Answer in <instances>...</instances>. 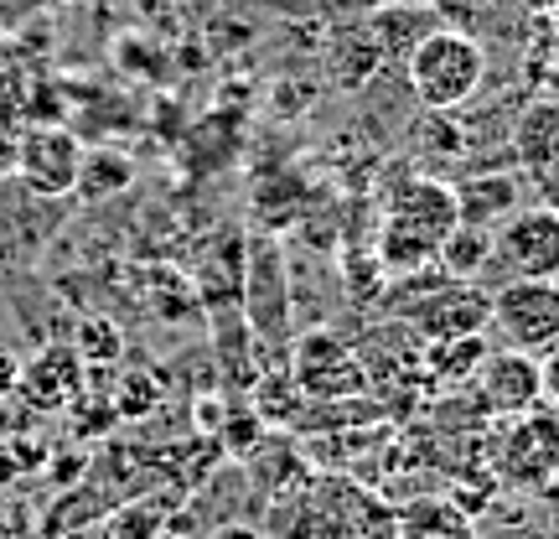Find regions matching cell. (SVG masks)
Segmentation results:
<instances>
[{
  "instance_id": "6da1fadb",
  "label": "cell",
  "mask_w": 559,
  "mask_h": 539,
  "mask_svg": "<svg viewBox=\"0 0 559 539\" xmlns=\"http://www.w3.org/2000/svg\"><path fill=\"white\" fill-rule=\"evenodd\" d=\"M461 229L456 213V192L445 187L440 177H409L394 187L389 198V219H383L379 234V260L383 270L394 276H415L425 265L436 260V249Z\"/></svg>"
},
{
  "instance_id": "7a4b0ae2",
  "label": "cell",
  "mask_w": 559,
  "mask_h": 539,
  "mask_svg": "<svg viewBox=\"0 0 559 539\" xmlns=\"http://www.w3.org/2000/svg\"><path fill=\"white\" fill-rule=\"evenodd\" d=\"M481 83H487V52L477 37L466 32H425L409 47V94L436 115H451L466 99H477Z\"/></svg>"
},
{
  "instance_id": "3957f363",
  "label": "cell",
  "mask_w": 559,
  "mask_h": 539,
  "mask_svg": "<svg viewBox=\"0 0 559 539\" xmlns=\"http://www.w3.org/2000/svg\"><path fill=\"white\" fill-rule=\"evenodd\" d=\"M498 478L519 493H549L559 482V405H534L513 415L498 446Z\"/></svg>"
},
{
  "instance_id": "277c9868",
  "label": "cell",
  "mask_w": 559,
  "mask_h": 539,
  "mask_svg": "<svg viewBox=\"0 0 559 539\" xmlns=\"http://www.w3.org/2000/svg\"><path fill=\"white\" fill-rule=\"evenodd\" d=\"M290 374H296L306 400H353V395H362V384H368V363H362V353L342 332L317 327V332L296 338Z\"/></svg>"
},
{
  "instance_id": "5b68a950",
  "label": "cell",
  "mask_w": 559,
  "mask_h": 539,
  "mask_svg": "<svg viewBox=\"0 0 559 539\" xmlns=\"http://www.w3.org/2000/svg\"><path fill=\"white\" fill-rule=\"evenodd\" d=\"M404 317L415 327L425 342H451V338H477L487 332L492 321V296L481 291L477 280H451V276H436L430 291H419Z\"/></svg>"
},
{
  "instance_id": "8992f818",
  "label": "cell",
  "mask_w": 559,
  "mask_h": 539,
  "mask_svg": "<svg viewBox=\"0 0 559 539\" xmlns=\"http://www.w3.org/2000/svg\"><path fill=\"white\" fill-rule=\"evenodd\" d=\"M492 327L508 348L544 353L559 342V280H508L492 296Z\"/></svg>"
},
{
  "instance_id": "52a82bcc",
  "label": "cell",
  "mask_w": 559,
  "mask_h": 539,
  "mask_svg": "<svg viewBox=\"0 0 559 539\" xmlns=\"http://www.w3.org/2000/svg\"><path fill=\"white\" fill-rule=\"evenodd\" d=\"M492 260L508 270V280H559V213L555 208H519L492 234Z\"/></svg>"
},
{
  "instance_id": "ba28073f",
  "label": "cell",
  "mask_w": 559,
  "mask_h": 539,
  "mask_svg": "<svg viewBox=\"0 0 559 539\" xmlns=\"http://www.w3.org/2000/svg\"><path fill=\"white\" fill-rule=\"evenodd\" d=\"M83 166V140L62 125H32L16 140V172L37 198H73Z\"/></svg>"
},
{
  "instance_id": "9c48e42d",
  "label": "cell",
  "mask_w": 559,
  "mask_h": 539,
  "mask_svg": "<svg viewBox=\"0 0 559 539\" xmlns=\"http://www.w3.org/2000/svg\"><path fill=\"white\" fill-rule=\"evenodd\" d=\"M243 321L260 338H285L290 327V296H285V260H280L275 239H249L243 244Z\"/></svg>"
},
{
  "instance_id": "30bf717a",
  "label": "cell",
  "mask_w": 559,
  "mask_h": 539,
  "mask_svg": "<svg viewBox=\"0 0 559 539\" xmlns=\"http://www.w3.org/2000/svg\"><path fill=\"white\" fill-rule=\"evenodd\" d=\"M513 156L534 198L559 213V99H534L523 109L519 130H513Z\"/></svg>"
},
{
  "instance_id": "8fae6325",
  "label": "cell",
  "mask_w": 559,
  "mask_h": 539,
  "mask_svg": "<svg viewBox=\"0 0 559 539\" xmlns=\"http://www.w3.org/2000/svg\"><path fill=\"white\" fill-rule=\"evenodd\" d=\"M477 400L487 415H523V410L544 405L539 353H519V348L487 353L477 368Z\"/></svg>"
},
{
  "instance_id": "7c38bea8",
  "label": "cell",
  "mask_w": 559,
  "mask_h": 539,
  "mask_svg": "<svg viewBox=\"0 0 559 539\" xmlns=\"http://www.w3.org/2000/svg\"><path fill=\"white\" fill-rule=\"evenodd\" d=\"M456 213L466 229H502V223L513 219L523 208V181L513 172H502V166H487V172H472V177H461L456 187Z\"/></svg>"
},
{
  "instance_id": "4fadbf2b",
  "label": "cell",
  "mask_w": 559,
  "mask_h": 539,
  "mask_svg": "<svg viewBox=\"0 0 559 539\" xmlns=\"http://www.w3.org/2000/svg\"><path fill=\"white\" fill-rule=\"evenodd\" d=\"M326 499H332V519H337V539H400V508H389L379 493L358 488L353 478H321Z\"/></svg>"
},
{
  "instance_id": "5bb4252c",
  "label": "cell",
  "mask_w": 559,
  "mask_h": 539,
  "mask_svg": "<svg viewBox=\"0 0 559 539\" xmlns=\"http://www.w3.org/2000/svg\"><path fill=\"white\" fill-rule=\"evenodd\" d=\"M198 301L218 312H243V239L239 234H213L198 260Z\"/></svg>"
},
{
  "instance_id": "9a60e30c",
  "label": "cell",
  "mask_w": 559,
  "mask_h": 539,
  "mask_svg": "<svg viewBox=\"0 0 559 539\" xmlns=\"http://www.w3.org/2000/svg\"><path fill=\"white\" fill-rule=\"evenodd\" d=\"M79 384H83V359L73 348H41L32 363H21V395L41 410H58V405L79 400Z\"/></svg>"
},
{
  "instance_id": "2e32d148",
  "label": "cell",
  "mask_w": 559,
  "mask_h": 539,
  "mask_svg": "<svg viewBox=\"0 0 559 539\" xmlns=\"http://www.w3.org/2000/svg\"><path fill=\"white\" fill-rule=\"evenodd\" d=\"M400 539H481L477 519L456 508L445 493H425V499H409L400 508Z\"/></svg>"
},
{
  "instance_id": "e0dca14e",
  "label": "cell",
  "mask_w": 559,
  "mask_h": 539,
  "mask_svg": "<svg viewBox=\"0 0 559 539\" xmlns=\"http://www.w3.org/2000/svg\"><path fill=\"white\" fill-rule=\"evenodd\" d=\"M130 181H135V161L115 151V145H83V166H79V187H73V198L83 202H109L130 192Z\"/></svg>"
},
{
  "instance_id": "ac0fdd59",
  "label": "cell",
  "mask_w": 559,
  "mask_h": 539,
  "mask_svg": "<svg viewBox=\"0 0 559 539\" xmlns=\"http://www.w3.org/2000/svg\"><path fill=\"white\" fill-rule=\"evenodd\" d=\"M383 62H389V52H383V42L373 37V32H347V37H337L332 52H326V68H332V83H337V89H368Z\"/></svg>"
},
{
  "instance_id": "d6986e66",
  "label": "cell",
  "mask_w": 559,
  "mask_h": 539,
  "mask_svg": "<svg viewBox=\"0 0 559 539\" xmlns=\"http://www.w3.org/2000/svg\"><path fill=\"white\" fill-rule=\"evenodd\" d=\"M425 348H430L425 363H430V374H436L440 384H472L481 359H487V332H477V338H451V342H425Z\"/></svg>"
},
{
  "instance_id": "ffe728a7",
  "label": "cell",
  "mask_w": 559,
  "mask_h": 539,
  "mask_svg": "<svg viewBox=\"0 0 559 539\" xmlns=\"http://www.w3.org/2000/svg\"><path fill=\"white\" fill-rule=\"evenodd\" d=\"M487 255H492V234L461 223L456 234L436 249V265H440V276H451V280H477V270L487 265Z\"/></svg>"
},
{
  "instance_id": "44dd1931",
  "label": "cell",
  "mask_w": 559,
  "mask_h": 539,
  "mask_svg": "<svg viewBox=\"0 0 559 539\" xmlns=\"http://www.w3.org/2000/svg\"><path fill=\"white\" fill-rule=\"evenodd\" d=\"M120 348H124L120 327H115V321H104V317H88L79 327V338H73V353H79L83 363H115L120 359Z\"/></svg>"
},
{
  "instance_id": "7402d4cb",
  "label": "cell",
  "mask_w": 559,
  "mask_h": 539,
  "mask_svg": "<svg viewBox=\"0 0 559 539\" xmlns=\"http://www.w3.org/2000/svg\"><path fill=\"white\" fill-rule=\"evenodd\" d=\"M160 400V384L151 379V374H124L120 379V395H115V415H145L151 405Z\"/></svg>"
},
{
  "instance_id": "603a6c76",
  "label": "cell",
  "mask_w": 559,
  "mask_h": 539,
  "mask_svg": "<svg viewBox=\"0 0 559 539\" xmlns=\"http://www.w3.org/2000/svg\"><path fill=\"white\" fill-rule=\"evenodd\" d=\"M254 441H260V415H254V410H234V415L223 420V446H228V452L249 457Z\"/></svg>"
},
{
  "instance_id": "cb8c5ba5",
  "label": "cell",
  "mask_w": 559,
  "mask_h": 539,
  "mask_svg": "<svg viewBox=\"0 0 559 539\" xmlns=\"http://www.w3.org/2000/svg\"><path fill=\"white\" fill-rule=\"evenodd\" d=\"M109 535H115V539H156L160 535L156 508H124L120 519L109 524Z\"/></svg>"
},
{
  "instance_id": "d4e9b609",
  "label": "cell",
  "mask_w": 559,
  "mask_h": 539,
  "mask_svg": "<svg viewBox=\"0 0 559 539\" xmlns=\"http://www.w3.org/2000/svg\"><path fill=\"white\" fill-rule=\"evenodd\" d=\"M539 379H544V400L559 405V342H549L539 353Z\"/></svg>"
},
{
  "instance_id": "484cf974",
  "label": "cell",
  "mask_w": 559,
  "mask_h": 539,
  "mask_svg": "<svg viewBox=\"0 0 559 539\" xmlns=\"http://www.w3.org/2000/svg\"><path fill=\"white\" fill-rule=\"evenodd\" d=\"M202 539H270V535L254 529V524H218V529H207Z\"/></svg>"
},
{
  "instance_id": "4316f807",
  "label": "cell",
  "mask_w": 559,
  "mask_h": 539,
  "mask_svg": "<svg viewBox=\"0 0 559 539\" xmlns=\"http://www.w3.org/2000/svg\"><path fill=\"white\" fill-rule=\"evenodd\" d=\"M16 384H21V363L11 353H0V395H11Z\"/></svg>"
},
{
  "instance_id": "83f0119b",
  "label": "cell",
  "mask_w": 559,
  "mask_h": 539,
  "mask_svg": "<svg viewBox=\"0 0 559 539\" xmlns=\"http://www.w3.org/2000/svg\"><path fill=\"white\" fill-rule=\"evenodd\" d=\"M523 5H528V11H549V16L559 11V0H523Z\"/></svg>"
},
{
  "instance_id": "f1b7e54d",
  "label": "cell",
  "mask_w": 559,
  "mask_h": 539,
  "mask_svg": "<svg viewBox=\"0 0 559 539\" xmlns=\"http://www.w3.org/2000/svg\"><path fill=\"white\" fill-rule=\"evenodd\" d=\"M332 5H342V11H353V5H373V0H332Z\"/></svg>"
},
{
  "instance_id": "f546056e",
  "label": "cell",
  "mask_w": 559,
  "mask_h": 539,
  "mask_svg": "<svg viewBox=\"0 0 559 539\" xmlns=\"http://www.w3.org/2000/svg\"><path fill=\"white\" fill-rule=\"evenodd\" d=\"M58 5H83V0H58Z\"/></svg>"
},
{
  "instance_id": "4dcf8cb0",
  "label": "cell",
  "mask_w": 559,
  "mask_h": 539,
  "mask_svg": "<svg viewBox=\"0 0 559 539\" xmlns=\"http://www.w3.org/2000/svg\"><path fill=\"white\" fill-rule=\"evenodd\" d=\"M145 5H156V0H145Z\"/></svg>"
}]
</instances>
